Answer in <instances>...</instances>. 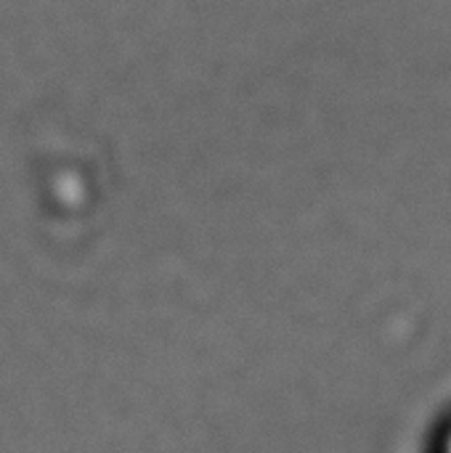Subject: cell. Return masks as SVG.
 <instances>
[]
</instances>
